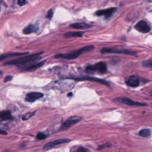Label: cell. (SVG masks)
I'll return each mask as SVG.
<instances>
[{
    "label": "cell",
    "mask_w": 152,
    "mask_h": 152,
    "mask_svg": "<svg viewBox=\"0 0 152 152\" xmlns=\"http://www.w3.org/2000/svg\"><path fill=\"white\" fill-rule=\"evenodd\" d=\"M43 52H41L40 53H35V54L13 59V60L6 62L4 64L5 65H17L18 68L24 67V66H26L31 64L36 63V62L39 61L40 59H41L42 58L41 57H40V55Z\"/></svg>",
    "instance_id": "1"
},
{
    "label": "cell",
    "mask_w": 152,
    "mask_h": 152,
    "mask_svg": "<svg viewBox=\"0 0 152 152\" xmlns=\"http://www.w3.org/2000/svg\"><path fill=\"white\" fill-rule=\"evenodd\" d=\"M95 48L93 45H89L83 47L77 50H75L71 51V52L68 53H64V54H58L55 56V58L59 59H74L77 58L81 54L83 53L89 52L93 50Z\"/></svg>",
    "instance_id": "2"
},
{
    "label": "cell",
    "mask_w": 152,
    "mask_h": 152,
    "mask_svg": "<svg viewBox=\"0 0 152 152\" xmlns=\"http://www.w3.org/2000/svg\"><path fill=\"white\" fill-rule=\"evenodd\" d=\"M85 71L88 73L104 74L107 71L106 64L104 62H99L93 65H89L86 67Z\"/></svg>",
    "instance_id": "3"
},
{
    "label": "cell",
    "mask_w": 152,
    "mask_h": 152,
    "mask_svg": "<svg viewBox=\"0 0 152 152\" xmlns=\"http://www.w3.org/2000/svg\"><path fill=\"white\" fill-rule=\"evenodd\" d=\"M102 54L107 53H118V54H124L127 55H136V52L134 51L125 50V49H117L112 48H104L100 51Z\"/></svg>",
    "instance_id": "4"
},
{
    "label": "cell",
    "mask_w": 152,
    "mask_h": 152,
    "mask_svg": "<svg viewBox=\"0 0 152 152\" xmlns=\"http://www.w3.org/2000/svg\"><path fill=\"white\" fill-rule=\"evenodd\" d=\"M81 119H82V117H78V116H72L66 119V120L62 124L60 128H59V130L60 131H63V130H65L68 128L72 127L75 124L78 123L80 122Z\"/></svg>",
    "instance_id": "5"
},
{
    "label": "cell",
    "mask_w": 152,
    "mask_h": 152,
    "mask_svg": "<svg viewBox=\"0 0 152 152\" xmlns=\"http://www.w3.org/2000/svg\"><path fill=\"white\" fill-rule=\"evenodd\" d=\"M113 101L119 104H122L126 105L129 106H146V104H142V103L134 102L130 98L126 97H119L117 98L113 99Z\"/></svg>",
    "instance_id": "6"
},
{
    "label": "cell",
    "mask_w": 152,
    "mask_h": 152,
    "mask_svg": "<svg viewBox=\"0 0 152 152\" xmlns=\"http://www.w3.org/2000/svg\"><path fill=\"white\" fill-rule=\"evenodd\" d=\"M70 142H71V140L68 138L58 139V140L53 141V142H51L46 143V144H45V145H44V150L45 151L49 150H50L51 149L54 148L55 147L57 146V145L65 144V143H68Z\"/></svg>",
    "instance_id": "7"
},
{
    "label": "cell",
    "mask_w": 152,
    "mask_h": 152,
    "mask_svg": "<svg viewBox=\"0 0 152 152\" xmlns=\"http://www.w3.org/2000/svg\"><path fill=\"white\" fill-rule=\"evenodd\" d=\"M70 79H73V80H77V81H86V80H89L91 81H94V82H97L100 83V84L106 85L107 86H110V83H109L108 81H106V80H103V79H100L99 78H96V77H92L90 76H83L81 77H70L69 78Z\"/></svg>",
    "instance_id": "8"
},
{
    "label": "cell",
    "mask_w": 152,
    "mask_h": 152,
    "mask_svg": "<svg viewBox=\"0 0 152 152\" xmlns=\"http://www.w3.org/2000/svg\"><path fill=\"white\" fill-rule=\"evenodd\" d=\"M46 61H41V62H36V63H34L27 65L26 66H24V67H19L18 68L21 71H34V70H37L38 68L41 67L42 65H44Z\"/></svg>",
    "instance_id": "9"
},
{
    "label": "cell",
    "mask_w": 152,
    "mask_h": 152,
    "mask_svg": "<svg viewBox=\"0 0 152 152\" xmlns=\"http://www.w3.org/2000/svg\"><path fill=\"white\" fill-rule=\"evenodd\" d=\"M117 11V8L111 7L106 8V9H103L96 11L95 14L98 16H105L106 18H109L112 16L113 14L115 13Z\"/></svg>",
    "instance_id": "10"
},
{
    "label": "cell",
    "mask_w": 152,
    "mask_h": 152,
    "mask_svg": "<svg viewBox=\"0 0 152 152\" xmlns=\"http://www.w3.org/2000/svg\"><path fill=\"white\" fill-rule=\"evenodd\" d=\"M44 97V94L40 92H30L26 95L25 101L28 102H34Z\"/></svg>",
    "instance_id": "11"
},
{
    "label": "cell",
    "mask_w": 152,
    "mask_h": 152,
    "mask_svg": "<svg viewBox=\"0 0 152 152\" xmlns=\"http://www.w3.org/2000/svg\"><path fill=\"white\" fill-rule=\"evenodd\" d=\"M135 29L138 32H142V33H148L150 31V27L149 25L143 20H141L137 23L135 25Z\"/></svg>",
    "instance_id": "12"
},
{
    "label": "cell",
    "mask_w": 152,
    "mask_h": 152,
    "mask_svg": "<svg viewBox=\"0 0 152 152\" xmlns=\"http://www.w3.org/2000/svg\"><path fill=\"white\" fill-rule=\"evenodd\" d=\"M125 83L127 86L131 87H136L140 85V80L136 76H131L125 78Z\"/></svg>",
    "instance_id": "13"
},
{
    "label": "cell",
    "mask_w": 152,
    "mask_h": 152,
    "mask_svg": "<svg viewBox=\"0 0 152 152\" xmlns=\"http://www.w3.org/2000/svg\"><path fill=\"white\" fill-rule=\"evenodd\" d=\"M38 31V27L36 25H29L26 27H25L23 30V33L25 35H29L32 33H36Z\"/></svg>",
    "instance_id": "14"
},
{
    "label": "cell",
    "mask_w": 152,
    "mask_h": 152,
    "mask_svg": "<svg viewBox=\"0 0 152 152\" xmlns=\"http://www.w3.org/2000/svg\"><path fill=\"white\" fill-rule=\"evenodd\" d=\"M70 26L72 27V28L77 29H89L90 27H92V26L87 24V23H73L70 25Z\"/></svg>",
    "instance_id": "15"
},
{
    "label": "cell",
    "mask_w": 152,
    "mask_h": 152,
    "mask_svg": "<svg viewBox=\"0 0 152 152\" xmlns=\"http://www.w3.org/2000/svg\"><path fill=\"white\" fill-rule=\"evenodd\" d=\"M84 34V32H68L64 35L66 38H80L82 37Z\"/></svg>",
    "instance_id": "16"
},
{
    "label": "cell",
    "mask_w": 152,
    "mask_h": 152,
    "mask_svg": "<svg viewBox=\"0 0 152 152\" xmlns=\"http://www.w3.org/2000/svg\"><path fill=\"white\" fill-rule=\"evenodd\" d=\"M0 118L1 121H7L12 119L11 112L10 111H3L0 112Z\"/></svg>",
    "instance_id": "17"
},
{
    "label": "cell",
    "mask_w": 152,
    "mask_h": 152,
    "mask_svg": "<svg viewBox=\"0 0 152 152\" xmlns=\"http://www.w3.org/2000/svg\"><path fill=\"white\" fill-rule=\"evenodd\" d=\"M28 54V52H25V53H5V54H2L0 57V60L3 61V59L7 58L9 57H19L22 56V55H25Z\"/></svg>",
    "instance_id": "18"
},
{
    "label": "cell",
    "mask_w": 152,
    "mask_h": 152,
    "mask_svg": "<svg viewBox=\"0 0 152 152\" xmlns=\"http://www.w3.org/2000/svg\"><path fill=\"white\" fill-rule=\"evenodd\" d=\"M139 135L143 137H148L150 136V130L149 129H143L139 132Z\"/></svg>",
    "instance_id": "19"
},
{
    "label": "cell",
    "mask_w": 152,
    "mask_h": 152,
    "mask_svg": "<svg viewBox=\"0 0 152 152\" xmlns=\"http://www.w3.org/2000/svg\"><path fill=\"white\" fill-rule=\"evenodd\" d=\"M35 112H36V111L35 112H27L26 113H25V114L22 117V119L23 121L28 120V119H29L30 118H31L33 117L34 115H35Z\"/></svg>",
    "instance_id": "20"
},
{
    "label": "cell",
    "mask_w": 152,
    "mask_h": 152,
    "mask_svg": "<svg viewBox=\"0 0 152 152\" xmlns=\"http://www.w3.org/2000/svg\"><path fill=\"white\" fill-rule=\"evenodd\" d=\"M47 137V136L46 134H45L43 132H39L37 135H36V138L38 139V140H44Z\"/></svg>",
    "instance_id": "21"
},
{
    "label": "cell",
    "mask_w": 152,
    "mask_h": 152,
    "mask_svg": "<svg viewBox=\"0 0 152 152\" xmlns=\"http://www.w3.org/2000/svg\"><path fill=\"white\" fill-rule=\"evenodd\" d=\"M143 65L145 67H150L152 68V59L148 61H144L143 63Z\"/></svg>",
    "instance_id": "22"
},
{
    "label": "cell",
    "mask_w": 152,
    "mask_h": 152,
    "mask_svg": "<svg viewBox=\"0 0 152 152\" xmlns=\"http://www.w3.org/2000/svg\"><path fill=\"white\" fill-rule=\"evenodd\" d=\"M53 11L52 8H51L50 10H49L48 13H47V14L46 15V17L48 18V19H51L53 17Z\"/></svg>",
    "instance_id": "23"
},
{
    "label": "cell",
    "mask_w": 152,
    "mask_h": 152,
    "mask_svg": "<svg viewBox=\"0 0 152 152\" xmlns=\"http://www.w3.org/2000/svg\"><path fill=\"white\" fill-rule=\"evenodd\" d=\"M111 147V144L110 143H106L105 144L101 145L100 146H99L98 148V150H102L104 148H106V147Z\"/></svg>",
    "instance_id": "24"
},
{
    "label": "cell",
    "mask_w": 152,
    "mask_h": 152,
    "mask_svg": "<svg viewBox=\"0 0 152 152\" xmlns=\"http://www.w3.org/2000/svg\"><path fill=\"white\" fill-rule=\"evenodd\" d=\"M77 152H90L88 149L84 147H80L77 150Z\"/></svg>",
    "instance_id": "25"
},
{
    "label": "cell",
    "mask_w": 152,
    "mask_h": 152,
    "mask_svg": "<svg viewBox=\"0 0 152 152\" xmlns=\"http://www.w3.org/2000/svg\"><path fill=\"white\" fill-rule=\"evenodd\" d=\"M26 3V1L25 0H19L17 1V4L19 6H23Z\"/></svg>",
    "instance_id": "26"
},
{
    "label": "cell",
    "mask_w": 152,
    "mask_h": 152,
    "mask_svg": "<svg viewBox=\"0 0 152 152\" xmlns=\"http://www.w3.org/2000/svg\"><path fill=\"white\" fill-rule=\"evenodd\" d=\"M13 79V76H6L5 78H4V81L5 83L6 82H8V81H10L11 80Z\"/></svg>",
    "instance_id": "27"
},
{
    "label": "cell",
    "mask_w": 152,
    "mask_h": 152,
    "mask_svg": "<svg viewBox=\"0 0 152 152\" xmlns=\"http://www.w3.org/2000/svg\"><path fill=\"white\" fill-rule=\"evenodd\" d=\"M1 134H4V135L5 134V135H6L7 133V132H6L5 131H4L3 130H1Z\"/></svg>",
    "instance_id": "28"
},
{
    "label": "cell",
    "mask_w": 152,
    "mask_h": 152,
    "mask_svg": "<svg viewBox=\"0 0 152 152\" xmlns=\"http://www.w3.org/2000/svg\"><path fill=\"white\" fill-rule=\"evenodd\" d=\"M72 95V93H70L68 94V96H71Z\"/></svg>",
    "instance_id": "29"
}]
</instances>
